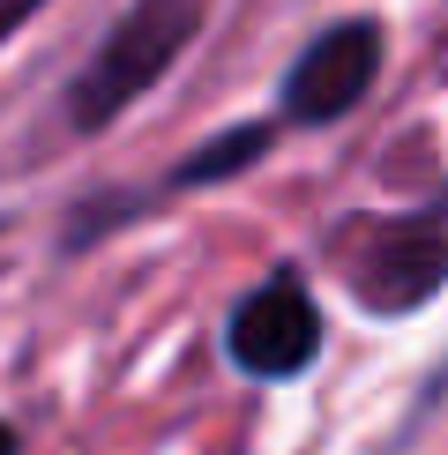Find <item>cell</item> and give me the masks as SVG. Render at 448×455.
<instances>
[{"instance_id":"4","label":"cell","mask_w":448,"mask_h":455,"mask_svg":"<svg viewBox=\"0 0 448 455\" xmlns=\"http://www.w3.org/2000/svg\"><path fill=\"white\" fill-rule=\"evenodd\" d=\"M373 75H381V23H366V15L329 23L284 75V120H299V127L344 120V112L373 90Z\"/></svg>"},{"instance_id":"7","label":"cell","mask_w":448,"mask_h":455,"mask_svg":"<svg viewBox=\"0 0 448 455\" xmlns=\"http://www.w3.org/2000/svg\"><path fill=\"white\" fill-rule=\"evenodd\" d=\"M0 455H23V441H15V426L0 419Z\"/></svg>"},{"instance_id":"3","label":"cell","mask_w":448,"mask_h":455,"mask_svg":"<svg viewBox=\"0 0 448 455\" xmlns=\"http://www.w3.org/2000/svg\"><path fill=\"white\" fill-rule=\"evenodd\" d=\"M224 351H232V366L254 373V381H292V373H307L314 351H322V307H314V291L292 269L254 283V291L232 307Z\"/></svg>"},{"instance_id":"2","label":"cell","mask_w":448,"mask_h":455,"mask_svg":"<svg viewBox=\"0 0 448 455\" xmlns=\"http://www.w3.org/2000/svg\"><path fill=\"white\" fill-rule=\"evenodd\" d=\"M336 269L366 314H411L448 283V202L404 217H359L336 239Z\"/></svg>"},{"instance_id":"5","label":"cell","mask_w":448,"mask_h":455,"mask_svg":"<svg viewBox=\"0 0 448 455\" xmlns=\"http://www.w3.org/2000/svg\"><path fill=\"white\" fill-rule=\"evenodd\" d=\"M269 142H276V135H269L261 120H254V127H232V135H217L210 149H195V157H187L180 172H172V187H210V180H232L239 164H254Z\"/></svg>"},{"instance_id":"6","label":"cell","mask_w":448,"mask_h":455,"mask_svg":"<svg viewBox=\"0 0 448 455\" xmlns=\"http://www.w3.org/2000/svg\"><path fill=\"white\" fill-rule=\"evenodd\" d=\"M37 8H45V0H0V45H8V37L23 30L30 15H37Z\"/></svg>"},{"instance_id":"1","label":"cell","mask_w":448,"mask_h":455,"mask_svg":"<svg viewBox=\"0 0 448 455\" xmlns=\"http://www.w3.org/2000/svg\"><path fill=\"white\" fill-rule=\"evenodd\" d=\"M202 15H210V0H135V8L105 30V45L75 68V83H68V127L98 135V127H112L127 105L142 98V90H157L164 68L195 45Z\"/></svg>"}]
</instances>
